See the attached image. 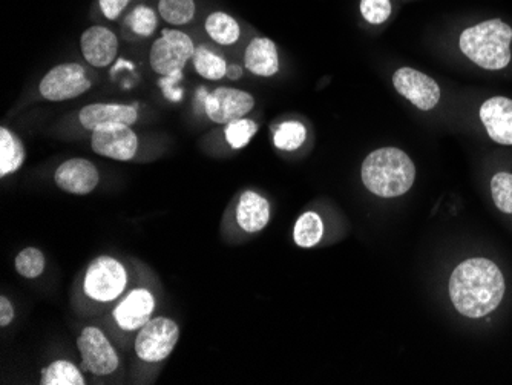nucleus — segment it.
Masks as SVG:
<instances>
[{"instance_id":"obj_6","label":"nucleus","mask_w":512,"mask_h":385,"mask_svg":"<svg viewBox=\"0 0 512 385\" xmlns=\"http://www.w3.org/2000/svg\"><path fill=\"white\" fill-rule=\"evenodd\" d=\"M195 50L197 48L188 34L178 30H165L152 45L149 62L155 73L169 76L175 71H183L186 63L194 57Z\"/></svg>"},{"instance_id":"obj_18","label":"nucleus","mask_w":512,"mask_h":385,"mask_svg":"<svg viewBox=\"0 0 512 385\" xmlns=\"http://www.w3.org/2000/svg\"><path fill=\"white\" fill-rule=\"evenodd\" d=\"M270 220V205L266 198L253 191H246L238 201L237 221L247 234L263 231Z\"/></svg>"},{"instance_id":"obj_16","label":"nucleus","mask_w":512,"mask_h":385,"mask_svg":"<svg viewBox=\"0 0 512 385\" xmlns=\"http://www.w3.org/2000/svg\"><path fill=\"white\" fill-rule=\"evenodd\" d=\"M79 120L83 128L94 131L100 126L117 125H134L138 120L137 109L128 105H117V103H92L85 106L79 112Z\"/></svg>"},{"instance_id":"obj_23","label":"nucleus","mask_w":512,"mask_h":385,"mask_svg":"<svg viewBox=\"0 0 512 385\" xmlns=\"http://www.w3.org/2000/svg\"><path fill=\"white\" fill-rule=\"evenodd\" d=\"M194 68L203 79L221 80L226 77L227 63L223 57L215 54L214 51L206 47H198L195 50Z\"/></svg>"},{"instance_id":"obj_7","label":"nucleus","mask_w":512,"mask_h":385,"mask_svg":"<svg viewBox=\"0 0 512 385\" xmlns=\"http://www.w3.org/2000/svg\"><path fill=\"white\" fill-rule=\"evenodd\" d=\"M77 349L82 356V370L85 372L108 376L119 369V355L99 327H85L77 338Z\"/></svg>"},{"instance_id":"obj_33","label":"nucleus","mask_w":512,"mask_h":385,"mask_svg":"<svg viewBox=\"0 0 512 385\" xmlns=\"http://www.w3.org/2000/svg\"><path fill=\"white\" fill-rule=\"evenodd\" d=\"M14 307L7 297H0V327H7L13 323Z\"/></svg>"},{"instance_id":"obj_29","label":"nucleus","mask_w":512,"mask_h":385,"mask_svg":"<svg viewBox=\"0 0 512 385\" xmlns=\"http://www.w3.org/2000/svg\"><path fill=\"white\" fill-rule=\"evenodd\" d=\"M258 132V125L253 120L238 119L234 122L227 123L226 126V140L234 149H243L244 146L249 145L253 135Z\"/></svg>"},{"instance_id":"obj_20","label":"nucleus","mask_w":512,"mask_h":385,"mask_svg":"<svg viewBox=\"0 0 512 385\" xmlns=\"http://www.w3.org/2000/svg\"><path fill=\"white\" fill-rule=\"evenodd\" d=\"M204 27H206V33L211 36V39H214L220 45H224V47L234 45L240 39V25L230 14L221 13V11L212 13L211 16L207 17Z\"/></svg>"},{"instance_id":"obj_9","label":"nucleus","mask_w":512,"mask_h":385,"mask_svg":"<svg viewBox=\"0 0 512 385\" xmlns=\"http://www.w3.org/2000/svg\"><path fill=\"white\" fill-rule=\"evenodd\" d=\"M92 151L117 162H129L137 154V134L128 125L100 126L92 131Z\"/></svg>"},{"instance_id":"obj_15","label":"nucleus","mask_w":512,"mask_h":385,"mask_svg":"<svg viewBox=\"0 0 512 385\" xmlns=\"http://www.w3.org/2000/svg\"><path fill=\"white\" fill-rule=\"evenodd\" d=\"M80 48L89 65L106 68L119 51V39L105 27H91L80 37Z\"/></svg>"},{"instance_id":"obj_1","label":"nucleus","mask_w":512,"mask_h":385,"mask_svg":"<svg viewBox=\"0 0 512 385\" xmlns=\"http://www.w3.org/2000/svg\"><path fill=\"white\" fill-rule=\"evenodd\" d=\"M505 277L488 258L462 261L450 277L451 303L460 315L479 320L493 313L503 301Z\"/></svg>"},{"instance_id":"obj_24","label":"nucleus","mask_w":512,"mask_h":385,"mask_svg":"<svg viewBox=\"0 0 512 385\" xmlns=\"http://www.w3.org/2000/svg\"><path fill=\"white\" fill-rule=\"evenodd\" d=\"M194 0H160L158 2V13L171 25H186L195 16Z\"/></svg>"},{"instance_id":"obj_19","label":"nucleus","mask_w":512,"mask_h":385,"mask_svg":"<svg viewBox=\"0 0 512 385\" xmlns=\"http://www.w3.org/2000/svg\"><path fill=\"white\" fill-rule=\"evenodd\" d=\"M25 162V148L10 129L0 128V177L14 174Z\"/></svg>"},{"instance_id":"obj_27","label":"nucleus","mask_w":512,"mask_h":385,"mask_svg":"<svg viewBox=\"0 0 512 385\" xmlns=\"http://www.w3.org/2000/svg\"><path fill=\"white\" fill-rule=\"evenodd\" d=\"M491 195L494 205L500 212L512 215V174L511 172H497L490 183Z\"/></svg>"},{"instance_id":"obj_4","label":"nucleus","mask_w":512,"mask_h":385,"mask_svg":"<svg viewBox=\"0 0 512 385\" xmlns=\"http://www.w3.org/2000/svg\"><path fill=\"white\" fill-rule=\"evenodd\" d=\"M128 272L119 260L99 257L86 270L83 289L91 300L97 303H111L125 292Z\"/></svg>"},{"instance_id":"obj_13","label":"nucleus","mask_w":512,"mask_h":385,"mask_svg":"<svg viewBox=\"0 0 512 385\" xmlns=\"http://www.w3.org/2000/svg\"><path fill=\"white\" fill-rule=\"evenodd\" d=\"M54 181L68 194L88 195L99 186L100 175L96 165L89 160L71 158L57 168Z\"/></svg>"},{"instance_id":"obj_14","label":"nucleus","mask_w":512,"mask_h":385,"mask_svg":"<svg viewBox=\"0 0 512 385\" xmlns=\"http://www.w3.org/2000/svg\"><path fill=\"white\" fill-rule=\"evenodd\" d=\"M480 122L493 142L512 146V100L508 97H491L480 106Z\"/></svg>"},{"instance_id":"obj_22","label":"nucleus","mask_w":512,"mask_h":385,"mask_svg":"<svg viewBox=\"0 0 512 385\" xmlns=\"http://www.w3.org/2000/svg\"><path fill=\"white\" fill-rule=\"evenodd\" d=\"M324 237V223L316 212H306L298 218L293 231V240L299 247L310 249Z\"/></svg>"},{"instance_id":"obj_32","label":"nucleus","mask_w":512,"mask_h":385,"mask_svg":"<svg viewBox=\"0 0 512 385\" xmlns=\"http://www.w3.org/2000/svg\"><path fill=\"white\" fill-rule=\"evenodd\" d=\"M99 2L106 19L115 20L125 11L131 0H99Z\"/></svg>"},{"instance_id":"obj_31","label":"nucleus","mask_w":512,"mask_h":385,"mask_svg":"<svg viewBox=\"0 0 512 385\" xmlns=\"http://www.w3.org/2000/svg\"><path fill=\"white\" fill-rule=\"evenodd\" d=\"M181 79H183V71H175L169 76H163V79L158 82L166 99L172 100V102H180L183 99V88L178 85Z\"/></svg>"},{"instance_id":"obj_30","label":"nucleus","mask_w":512,"mask_h":385,"mask_svg":"<svg viewBox=\"0 0 512 385\" xmlns=\"http://www.w3.org/2000/svg\"><path fill=\"white\" fill-rule=\"evenodd\" d=\"M390 0H361V14L368 24L381 25L391 16Z\"/></svg>"},{"instance_id":"obj_3","label":"nucleus","mask_w":512,"mask_h":385,"mask_svg":"<svg viewBox=\"0 0 512 385\" xmlns=\"http://www.w3.org/2000/svg\"><path fill=\"white\" fill-rule=\"evenodd\" d=\"M512 28L500 19L485 20L460 34L459 47L486 71L505 70L511 62Z\"/></svg>"},{"instance_id":"obj_34","label":"nucleus","mask_w":512,"mask_h":385,"mask_svg":"<svg viewBox=\"0 0 512 385\" xmlns=\"http://www.w3.org/2000/svg\"><path fill=\"white\" fill-rule=\"evenodd\" d=\"M226 77L230 80H238L243 77V68L240 65H227Z\"/></svg>"},{"instance_id":"obj_2","label":"nucleus","mask_w":512,"mask_h":385,"mask_svg":"<svg viewBox=\"0 0 512 385\" xmlns=\"http://www.w3.org/2000/svg\"><path fill=\"white\" fill-rule=\"evenodd\" d=\"M362 183L378 197H401L416 180L411 158L398 148H381L371 152L362 163Z\"/></svg>"},{"instance_id":"obj_26","label":"nucleus","mask_w":512,"mask_h":385,"mask_svg":"<svg viewBox=\"0 0 512 385\" xmlns=\"http://www.w3.org/2000/svg\"><path fill=\"white\" fill-rule=\"evenodd\" d=\"M45 255L36 247H27L16 257V270L20 277L36 280L45 270Z\"/></svg>"},{"instance_id":"obj_10","label":"nucleus","mask_w":512,"mask_h":385,"mask_svg":"<svg viewBox=\"0 0 512 385\" xmlns=\"http://www.w3.org/2000/svg\"><path fill=\"white\" fill-rule=\"evenodd\" d=\"M253 106L255 99L246 91L221 86L207 96L204 109L212 122L227 125L234 120L244 119Z\"/></svg>"},{"instance_id":"obj_25","label":"nucleus","mask_w":512,"mask_h":385,"mask_svg":"<svg viewBox=\"0 0 512 385\" xmlns=\"http://www.w3.org/2000/svg\"><path fill=\"white\" fill-rule=\"evenodd\" d=\"M307 139V128L299 122H286L276 129L273 143L281 151H296Z\"/></svg>"},{"instance_id":"obj_17","label":"nucleus","mask_w":512,"mask_h":385,"mask_svg":"<svg viewBox=\"0 0 512 385\" xmlns=\"http://www.w3.org/2000/svg\"><path fill=\"white\" fill-rule=\"evenodd\" d=\"M244 65L250 73L260 77H272L279 71L278 48L267 37H255L244 54Z\"/></svg>"},{"instance_id":"obj_21","label":"nucleus","mask_w":512,"mask_h":385,"mask_svg":"<svg viewBox=\"0 0 512 385\" xmlns=\"http://www.w3.org/2000/svg\"><path fill=\"white\" fill-rule=\"evenodd\" d=\"M86 379L79 367L66 359L51 362L42 370L40 385H85Z\"/></svg>"},{"instance_id":"obj_28","label":"nucleus","mask_w":512,"mask_h":385,"mask_svg":"<svg viewBox=\"0 0 512 385\" xmlns=\"http://www.w3.org/2000/svg\"><path fill=\"white\" fill-rule=\"evenodd\" d=\"M126 25L131 28L132 33L140 37H149L157 30V14L145 5H138L132 13L126 17Z\"/></svg>"},{"instance_id":"obj_11","label":"nucleus","mask_w":512,"mask_h":385,"mask_svg":"<svg viewBox=\"0 0 512 385\" xmlns=\"http://www.w3.org/2000/svg\"><path fill=\"white\" fill-rule=\"evenodd\" d=\"M393 85L416 108L431 111L440 100V88L436 80L413 68H401L393 76Z\"/></svg>"},{"instance_id":"obj_5","label":"nucleus","mask_w":512,"mask_h":385,"mask_svg":"<svg viewBox=\"0 0 512 385\" xmlns=\"http://www.w3.org/2000/svg\"><path fill=\"white\" fill-rule=\"evenodd\" d=\"M180 338V327L171 318L157 316L138 330L135 353L149 364L165 361L174 352Z\"/></svg>"},{"instance_id":"obj_12","label":"nucleus","mask_w":512,"mask_h":385,"mask_svg":"<svg viewBox=\"0 0 512 385\" xmlns=\"http://www.w3.org/2000/svg\"><path fill=\"white\" fill-rule=\"evenodd\" d=\"M155 309V298L151 290L137 287L120 300L115 306V323L125 332H137L152 320Z\"/></svg>"},{"instance_id":"obj_8","label":"nucleus","mask_w":512,"mask_h":385,"mask_svg":"<svg viewBox=\"0 0 512 385\" xmlns=\"http://www.w3.org/2000/svg\"><path fill=\"white\" fill-rule=\"evenodd\" d=\"M91 89L85 68L79 63H62L43 77L39 91L50 102L76 99Z\"/></svg>"}]
</instances>
